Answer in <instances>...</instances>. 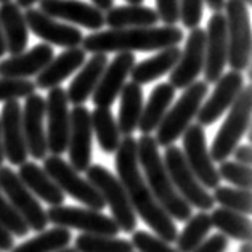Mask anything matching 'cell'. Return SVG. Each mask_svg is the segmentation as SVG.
I'll return each instance as SVG.
<instances>
[{
	"label": "cell",
	"mask_w": 252,
	"mask_h": 252,
	"mask_svg": "<svg viewBox=\"0 0 252 252\" xmlns=\"http://www.w3.org/2000/svg\"><path fill=\"white\" fill-rule=\"evenodd\" d=\"M116 172L135 215L138 214L158 238L165 243H174L178 236L177 225L158 204L141 175L137 158V140L133 137H124V140H121L116 150Z\"/></svg>",
	"instance_id": "1"
},
{
	"label": "cell",
	"mask_w": 252,
	"mask_h": 252,
	"mask_svg": "<svg viewBox=\"0 0 252 252\" xmlns=\"http://www.w3.org/2000/svg\"><path fill=\"white\" fill-rule=\"evenodd\" d=\"M183 31L177 26H155L133 29L98 31L84 37L82 50L85 53H133L155 52L177 47L183 40Z\"/></svg>",
	"instance_id": "2"
},
{
	"label": "cell",
	"mask_w": 252,
	"mask_h": 252,
	"mask_svg": "<svg viewBox=\"0 0 252 252\" xmlns=\"http://www.w3.org/2000/svg\"><path fill=\"white\" fill-rule=\"evenodd\" d=\"M158 148L159 146L153 135H141L137 140V158L138 165L143 169V178L158 204L167 212L169 217L178 222H187L191 217V207L182 199L172 185Z\"/></svg>",
	"instance_id": "3"
},
{
	"label": "cell",
	"mask_w": 252,
	"mask_h": 252,
	"mask_svg": "<svg viewBox=\"0 0 252 252\" xmlns=\"http://www.w3.org/2000/svg\"><path fill=\"white\" fill-rule=\"evenodd\" d=\"M209 92V85L204 81H196L185 89L178 101L165 113L164 119L156 128V143L158 146L174 145L175 141L185 133L187 128L191 126V121L196 118L199 108Z\"/></svg>",
	"instance_id": "4"
},
{
	"label": "cell",
	"mask_w": 252,
	"mask_h": 252,
	"mask_svg": "<svg viewBox=\"0 0 252 252\" xmlns=\"http://www.w3.org/2000/svg\"><path fill=\"white\" fill-rule=\"evenodd\" d=\"M251 111H252V87L246 85L239 92L235 103L231 104L230 113L219 128L217 135L209 150L212 161L223 162L238 146L239 140L246 135L251 127Z\"/></svg>",
	"instance_id": "5"
},
{
	"label": "cell",
	"mask_w": 252,
	"mask_h": 252,
	"mask_svg": "<svg viewBox=\"0 0 252 252\" xmlns=\"http://www.w3.org/2000/svg\"><path fill=\"white\" fill-rule=\"evenodd\" d=\"M85 174H87V182L101 194L104 204L111 209L113 220L118 223L119 230L133 233L137 228V215H135L130 202H128L121 182L100 164L90 165Z\"/></svg>",
	"instance_id": "6"
},
{
	"label": "cell",
	"mask_w": 252,
	"mask_h": 252,
	"mask_svg": "<svg viewBox=\"0 0 252 252\" xmlns=\"http://www.w3.org/2000/svg\"><path fill=\"white\" fill-rule=\"evenodd\" d=\"M162 162L170 177L172 185L189 207L199 209L201 212L212 211L215 204L212 194L198 182L178 146L170 145L165 148Z\"/></svg>",
	"instance_id": "7"
},
{
	"label": "cell",
	"mask_w": 252,
	"mask_h": 252,
	"mask_svg": "<svg viewBox=\"0 0 252 252\" xmlns=\"http://www.w3.org/2000/svg\"><path fill=\"white\" fill-rule=\"evenodd\" d=\"M226 40H228V57L226 63L231 71L241 72L249 67L251 61V20L248 5L239 0H225Z\"/></svg>",
	"instance_id": "8"
},
{
	"label": "cell",
	"mask_w": 252,
	"mask_h": 252,
	"mask_svg": "<svg viewBox=\"0 0 252 252\" xmlns=\"http://www.w3.org/2000/svg\"><path fill=\"white\" fill-rule=\"evenodd\" d=\"M0 189L11 207L26 222L29 230L39 233L45 230V226L48 225L47 211L34 198V194L24 187L16 172L5 165H0Z\"/></svg>",
	"instance_id": "9"
},
{
	"label": "cell",
	"mask_w": 252,
	"mask_h": 252,
	"mask_svg": "<svg viewBox=\"0 0 252 252\" xmlns=\"http://www.w3.org/2000/svg\"><path fill=\"white\" fill-rule=\"evenodd\" d=\"M48 223H53L60 228H76L85 235L96 236H111L119 235V226L111 217L104 215L100 211L72 206H55L47 211Z\"/></svg>",
	"instance_id": "10"
},
{
	"label": "cell",
	"mask_w": 252,
	"mask_h": 252,
	"mask_svg": "<svg viewBox=\"0 0 252 252\" xmlns=\"http://www.w3.org/2000/svg\"><path fill=\"white\" fill-rule=\"evenodd\" d=\"M44 170L45 174L57 183V187L63 191V194H69L71 198L82 202L89 209L94 211H103L104 199L101 194L90 185V183L82 178L66 162L61 156H50L44 159Z\"/></svg>",
	"instance_id": "11"
},
{
	"label": "cell",
	"mask_w": 252,
	"mask_h": 252,
	"mask_svg": "<svg viewBox=\"0 0 252 252\" xmlns=\"http://www.w3.org/2000/svg\"><path fill=\"white\" fill-rule=\"evenodd\" d=\"M183 137V158L191 169L194 177L204 188H217L220 187V175L217 167L214 165L207 150V141L204 128L199 124H191Z\"/></svg>",
	"instance_id": "12"
},
{
	"label": "cell",
	"mask_w": 252,
	"mask_h": 252,
	"mask_svg": "<svg viewBox=\"0 0 252 252\" xmlns=\"http://www.w3.org/2000/svg\"><path fill=\"white\" fill-rule=\"evenodd\" d=\"M66 90L55 87L48 90L45 100V116H47V151L52 156H61L67 150L69 138V108H67Z\"/></svg>",
	"instance_id": "13"
},
{
	"label": "cell",
	"mask_w": 252,
	"mask_h": 252,
	"mask_svg": "<svg viewBox=\"0 0 252 252\" xmlns=\"http://www.w3.org/2000/svg\"><path fill=\"white\" fill-rule=\"evenodd\" d=\"M206 57V31L202 28H194L189 32L185 48L182 50L174 69L170 71L169 84L174 89H187L196 82L204 67Z\"/></svg>",
	"instance_id": "14"
},
{
	"label": "cell",
	"mask_w": 252,
	"mask_h": 252,
	"mask_svg": "<svg viewBox=\"0 0 252 252\" xmlns=\"http://www.w3.org/2000/svg\"><path fill=\"white\" fill-rule=\"evenodd\" d=\"M92 121L89 109L81 104L69 111V138H67V151H69V165L79 172H87L92 162Z\"/></svg>",
	"instance_id": "15"
},
{
	"label": "cell",
	"mask_w": 252,
	"mask_h": 252,
	"mask_svg": "<svg viewBox=\"0 0 252 252\" xmlns=\"http://www.w3.org/2000/svg\"><path fill=\"white\" fill-rule=\"evenodd\" d=\"M24 20L31 32H34L48 45L52 44L64 48H76L84 40L82 31H79L76 26L60 23L37 8H28L24 11Z\"/></svg>",
	"instance_id": "16"
},
{
	"label": "cell",
	"mask_w": 252,
	"mask_h": 252,
	"mask_svg": "<svg viewBox=\"0 0 252 252\" xmlns=\"http://www.w3.org/2000/svg\"><path fill=\"white\" fill-rule=\"evenodd\" d=\"M228 40H226V21L223 13H214L206 29V57H204V82L215 84L223 74Z\"/></svg>",
	"instance_id": "17"
},
{
	"label": "cell",
	"mask_w": 252,
	"mask_h": 252,
	"mask_svg": "<svg viewBox=\"0 0 252 252\" xmlns=\"http://www.w3.org/2000/svg\"><path fill=\"white\" fill-rule=\"evenodd\" d=\"M243 87H244V79L241 72L230 71L226 74H222V77L215 82V89L212 92V95L201 104L199 111L196 114L198 124L201 127L212 126L226 109L231 108V104L235 103Z\"/></svg>",
	"instance_id": "18"
},
{
	"label": "cell",
	"mask_w": 252,
	"mask_h": 252,
	"mask_svg": "<svg viewBox=\"0 0 252 252\" xmlns=\"http://www.w3.org/2000/svg\"><path fill=\"white\" fill-rule=\"evenodd\" d=\"M45 98L42 95H31L21 108V127L28 155L34 159L47 158V135L44 128Z\"/></svg>",
	"instance_id": "19"
},
{
	"label": "cell",
	"mask_w": 252,
	"mask_h": 252,
	"mask_svg": "<svg viewBox=\"0 0 252 252\" xmlns=\"http://www.w3.org/2000/svg\"><path fill=\"white\" fill-rule=\"evenodd\" d=\"M39 10L53 20L79 24L98 32L104 26V13L81 0H42Z\"/></svg>",
	"instance_id": "20"
},
{
	"label": "cell",
	"mask_w": 252,
	"mask_h": 252,
	"mask_svg": "<svg viewBox=\"0 0 252 252\" xmlns=\"http://www.w3.org/2000/svg\"><path fill=\"white\" fill-rule=\"evenodd\" d=\"M0 135H2L3 158L11 165H21L28 159V150L24 143L21 127V104L18 100L5 101L0 113Z\"/></svg>",
	"instance_id": "21"
},
{
	"label": "cell",
	"mask_w": 252,
	"mask_h": 252,
	"mask_svg": "<svg viewBox=\"0 0 252 252\" xmlns=\"http://www.w3.org/2000/svg\"><path fill=\"white\" fill-rule=\"evenodd\" d=\"M135 64L133 53H118L114 60L106 66L96 89L92 95L96 108H109L119 96L122 87Z\"/></svg>",
	"instance_id": "22"
},
{
	"label": "cell",
	"mask_w": 252,
	"mask_h": 252,
	"mask_svg": "<svg viewBox=\"0 0 252 252\" xmlns=\"http://www.w3.org/2000/svg\"><path fill=\"white\" fill-rule=\"evenodd\" d=\"M53 57L55 53L52 45L39 44L21 55L3 60L0 63V77L28 79L31 76H37L53 60Z\"/></svg>",
	"instance_id": "23"
},
{
	"label": "cell",
	"mask_w": 252,
	"mask_h": 252,
	"mask_svg": "<svg viewBox=\"0 0 252 252\" xmlns=\"http://www.w3.org/2000/svg\"><path fill=\"white\" fill-rule=\"evenodd\" d=\"M85 57L87 53L81 47L67 48L63 53H60L37 74V79L34 82L35 89L52 90L55 87H60L61 82L66 81L72 72H76L85 63Z\"/></svg>",
	"instance_id": "24"
},
{
	"label": "cell",
	"mask_w": 252,
	"mask_h": 252,
	"mask_svg": "<svg viewBox=\"0 0 252 252\" xmlns=\"http://www.w3.org/2000/svg\"><path fill=\"white\" fill-rule=\"evenodd\" d=\"M108 66L106 55H94L87 63L82 66V69L77 72V76L72 79L69 89L66 90L67 101H71L74 106H81L89 100V96L94 95L98 82L103 76L104 69Z\"/></svg>",
	"instance_id": "25"
},
{
	"label": "cell",
	"mask_w": 252,
	"mask_h": 252,
	"mask_svg": "<svg viewBox=\"0 0 252 252\" xmlns=\"http://www.w3.org/2000/svg\"><path fill=\"white\" fill-rule=\"evenodd\" d=\"M0 26H2L5 45L11 57L24 53L29 42V29L24 13L15 2L0 5Z\"/></svg>",
	"instance_id": "26"
},
{
	"label": "cell",
	"mask_w": 252,
	"mask_h": 252,
	"mask_svg": "<svg viewBox=\"0 0 252 252\" xmlns=\"http://www.w3.org/2000/svg\"><path fill=\"white\" fill-rule=\"evenodd\" d=\"M16 174L20 177V180L24 183V187L32 194L37 196V198L45 201L47 204H50L52 207L63 206V202L66 199L63 191H61L57 187V183L45 174V170L39 167L35 162L26 161L20 165V170H18Z\"/></svg>",
	"instance_id": "27"
},
{
	"label": "cell",
	"mask_w": 252,
	"mask_h": 252,
	"mask_svg": "<svg viewBox=\"0 0 252 252\" xmlns=\"http://www.w3.org/2000/svg\"><path fill=\"white\" fill-rule=\"evenodd\" d=\"M180 55L182 50L178 48V45L169 47L158 52L155 57L140 61L138 64H133L130 71L132 82L141 87L143 84H150L153 81H156V79L162 77L164 74H167V72L174 69Z\"/></svg>",
	"instance_id": "28"
},
{
	"label": "cell",
	"mask_w": 252,
	"mask_h": 252,
	"mask_svg": "<svg viewBox=\"0 0 252 252\" xmlns=\"http://www.w3.org/2000/svg\"><path fill=\"white\" fill-rule=\"evenodd\" d=\"M175 96V89L170 84H159L153 89L148 103L143 106L141 111L138 127L143 135H151L153 130H156L158 126L161 124L165 113L169 111V106Z\"/></svg>",
	"instance_id": "29"
},
{
	"label": "cell",
	"mask_w": 252,
	"mask_h": 252,
	"mask_svg": "<svg viewBox=\"0 0 252 252\" xmlns=\"http://www.w3.org/2000/svg\"><path fill=\"white\" fill-rule=\"evenodd\" d=\"M159 23L156 10L143 5H122L113 7L104 13V24L111 29H133V28H155Z\"/></svg>",
	"instance_id": "30"
},
{
	"label": "cell",
	"mask_w": 252,
	"mask_h": 252,
	"mask_svg": "<svg viewBox=\"0 0 252 252\" xmlns=\"http://www.w3.org/2000/svg\"><path fill=\"white\" fill-rule=\"evenodd\" d=\"M121 104L118 124L119 133L124 137H132V133L137 130L141 111H143V89L133 82H127L121 90Z\"/></svg>",
	"instance_id": "31"
},
{
	"label": "cell",
	"mask_w": 252,
	"mask_h": 252,
	"mask_svg": "<svg viewBox=\"0 0 252 252\" xmlns=\"http://www.w3.org/2000/svg\"><path fill=\"white\" fill-rule=\"evenodd\" d=\"M209 217H211L212 226H215V228L220 231V235H223L225 238L238 239V241H243V243L251 241L252 223L248 215L219 207V209H214Z\"/></svg>",
	"instance_id": "32"
},
{
	"label": "cell",
	"mask_w": 252,
	"mask_h": 252,
	"mask_svg": "<svg viewBox=\"0 0 252 252\" xmlns=\"http://www.w3.org/2000/svg\"><path fill=\"white\" fill-rule=\"evenodd\" d=\"M92 132L100 143V148L104 153H116L121 143V133L116 124L114 114L109 108H95L90 113Z\"/></svg>",
	"instance_id": "33"
},
{
	"label": "cell",
	"mask_w": 252,
	"mask_h": 252,
	"mask_svg": "<svg viewBox=\"0 0 252 252\" xmlns=\"http://www.w3.org/2000/svg\"><path fill=\"white\" fill-rule=\"evenodd\" d=\"M71 239L72 235L69 230L55 226V228L40 231L37 236L15 246L10 252H58L66 249Z\"/></svg>",
	"instance_id": "34"
},
{
	"label": "cell",
	"mask_w": 252,
	"mask_h": 252,
	"mask_svg": "<svg viewBox=\"0 0 252 252\" xmlns=\"http://www.w3.org/2000/svg\"><path fill=\"white\" fill-rule=\"evenodd\" d=\"M212 228L211 217L207 212H199L191 215L187 220L185 228L177 236V251L178 252H193L198 246L204 241L209 231Z\"/></svg>",
	"instance_id": "35"
},
{
	"label": "cell",
	"mask_w": 252,
	"mask_h": 252,
	"mask_svg": "<svg viewBox=\"0 0 252 252\" xmlns=\"http://www.w3.org/2000/svg\"><path fill=\"white\" fill-rule=\"evenodd\" d=\"M77 252H133L130 241L122 238L96 236V235H79L76 238Z\"/></svg>",
	"instance_id": "36"
},
{
	"label": "cell",
	"mask_w": 252,
	"mask_h": 252,
	"mask_svg": "<svg viewBox=\"0 0 252 252\" xmlns=\"http://www.w3.org/2000/svg\"><path fill=\"white\" fill-rule=\"evenodd\" d=\"M214 202H219L220 207L228 211L249 215L252 212V194L248 189H239L231 187H217L212 194Z\"/></svg>",
	"instance_id": "37"
},
{
	"label": "cell",
	"mask_w": 252,
	"mask_h": 252,
	"mask_svg": "<svg viewBox=\"0 0 252 252\" xmlns=\"http://www.w3.org/2000/svg\"><path fill=\"white\" fill-rule=\"evenodd\" d=\"M220 180L228 182L231 185H235L239 189H248L251 191L252 187V170L251 165H243L235 161H223L220 162L219 167Z\"/></svg>",
	"instance_id": "38"
},
{
	"label": "cell",
	"mask_w": 252,
	"mask_h": 252,
	"mask_svg": "<svg viewBox=\"0 0 252 252\" xmlns=\"http://www.w3.org/2000/svg\"><path fill=\"white\" fill-rule=\"evenodd\" d=\"M0 226H3L13 236H28L29 233V226L11 207L2 189H0Z\"/></svg>",
	"instance_id": "39"
},
{
	"label": "cell",
	"mask_w": 252,
	"mask_h": 252,
	"mask_svg": "<svg viewBox=\"0 0 252 252\" xmlns=\"http://www.w3.org/2000/svg\"><path fill=\"white\" fill-rule=\"evenodd\" d=\"M35 94V84L29 79L0 77V101L28 98Z\"/></svg>",
	"instance_id": "40"
},
{
	"label": "cell",
	"mask_w": 252,
	"mask_h": 252,
	"mask_svg": "<svg viewBox=\"0 0 252 252\" xmlns=\"http://www.w3.org/2000/svg\"><path fill=\"white\" fill-rule=\"evenodd\" d=\"M130 243L133 249H138V252H178L169 243H165L156 235H151V233L143 230L133 231Z\"/></svg>",
	"instance_id": "41"
},
{
	"label": "cell",
	"mask_w": 252,
	"mask_h": 252,
	"mask_svg": "<svg viewBox=\"0 0 252 252\" xmlns=\"http://www.w3.org/2000/svg\"><path fill=\"white\" fill-rule=\"evenodd\" d=\"M180 7V21L188 29L198 28L202 20V8H204V0H178Z\"/></svg>",
	"instance_id": "42"
},
{
	"label": "cell",
	"mask_w": 252,
	"mask_h": 252,
	"mask_svg": "<svg viewBox=\"0 0 252 252\" xmlns=\"http://www.w3.org/2000/svg\"><path fill=\"white\" fill-rule=\"evenodd\" d=\"M156 13L165 26H175L180 21L178 0H156Z\"/></svg>",
	"instance_id": "43"
},
{
	"label": "cell",
	"mask_w": 252,
	"mask_h": 252,
	"mask_svg": "<svg viewBox=\"0 0 252 252\" xmlns=\"http://www.w3.org/2000/svg\"><path fill=\"white\" fill-rule=\"evenodd\" d=\"M226 248H228V238L217 233V235L206 238L193 252H225Z\"/></svg>",
	"instance_id": "44"
},
{
	"label": "cell",
	"mask_w": 252,
	"mask_h": 252,
	"mask_svg": "<svg viewBox=\"0 0 252 252\" xmlns=\"http://www.w3.org/2000/svg\"><path fill=\"white\" fill-rule=\"evenodd\" d=\"M231 155L235 156V162H239L243 165H251V162H252V148L249 143L236 146Z\"/></svg>",
	"instance_id": "45"
},
{
	"label": "cell",
	"mask_w": 252,
	"mask_h": 252,
	"mask_svg": "<svg viewBox=\"0 0 252 252\" xmlns=\"http://www.w3.org/2000/svg\"><path fill=\"white\" fill-rule=\"evenodd\" d=\"M15 248V236L0 226V252H10Z\"/></svg>",
	"instance_id": "46"
},
{
	"label": "cell",
	"mask_w": 252,
	"mask_h": 252,
	"mask_svg": "<svg viewBox=\"0 0 252 252\" xmlns=\"http://www.w3.org/2000/svg\"><path fill=\"white\" fill-rule=\"evenodd\" d=\"M92 3H94L95 8L103 11V13L114 7V0H92Z\"/></svg>",
	"instance_id": "47"
},
{
	"label": "cell",
	"mask_w": 252,
	"mask_h": 252,
	"mask_svg": "<svg viewBox=\"0 0 252 252\" xmlns=\"http://www.w3.org/2000/svg\"><path fill=\"white\" fill-rule=\"evenodd\" d=\"M204 2L214 13H222V10L225 7V0H204Z\"/></svg>",
	"instance_id": "48"
},
{
	"label": "cell",
	"mask_w": 252,
	"mask_h": 252,
	"mask_svg": "<svg viewBox=\"0 0 252 252\" xmlns=\"http://www.w3.org/2000/svg\"><path fill=\"white\" fill-rule=\"evenodd\" d=\"M40 3L42 2V0H16V5H18V7H20V8H24V10H28V8H32V5L34 3Z\"/></svg>",
	"instance_id": "49"
},
{
	"label": "cell",
	"mask_w": 252,
	"mask_h": 252,
	"mask_svg": "<svg viewBox=\"0 0 252 252\" xmlns=\"http://www.w3.org/2000/svg\"><path fill=\"white\" fill-rule=\"evenodd\" d=\"M5 52H7V45H5V39H3V32H2V26H0V58L3 57Z\"/></svg>",
	"instance_id": "50"
},
{
	"label": "cell",
	"mask_w": 252,
	"mask_h": 252,
	"mask_svg": "<svg viewBox=\"0 0 252 252\" xmlns=\"http://www.w3.org/2000/svg\"><path fill=\"white\" fill-rule=\"evenodd\" d=\"M239 252H252L251 241H249V243H243V244H241V248H239Z\"/></svg>",
	"instance_id": "51"
},
{
	"label": "cell",
	"mask_w": 252,
	"mask_h": 252,
	"mask_svg": "<svg viewBox=\"0 0 252 252\" xmlns=\"http://www.w3.org/2000/svg\"><path fill=\"white\" fill-rule=\"evenodd\" d=\"M3 161H5V158H3V148H2V135H0V165H2Z\"/></svg>",
	"instance_id": "52"
},
{
	"label": "cell",
	"mask_w": 252,
	"mask_h": 252,
	"mask_svg": "<svg viewBox=\"0 0 252 252\" xmlns=\"http://www.w3.org/2000/svg\"><path fill=\"white\" fill-rule=\"evenodd\" d=\"M128 5H141L143 3V0H127Z\"/></svg>",
	"instance_id": "53"
},
{
	"label": "cell",
	"mask_w": 252,
	"mask_h": 252,
	"mask_svg": "<svg viewBox=\"0 0 252 252\" xmlns=\"http://www.w3.org/2000/svg\"><path fill=\"white\" fill-rule=\"evenodd\" d=\"M58 252H77L74 248H66V249H63V251H58Z\"/></svg>",
	"instance_id": "54"
},
{
	"label": "cell",
	"mask_w": 252,
	"mask_h": 252,
	"mask_svg": "<svg viewBox=\"0 0 252 252\" xmlns=\"http://www.w3.org/2000/svg\"><path fill=\"white\" fill-rule=\"evenodd\" d=\"M239 2H243L244 5H249V3L252 2V0H239Z\"/></svg>",
	"instance_id": "55"
},
{
	"label": "cell",
	"mask_w": 252,
	"mask_h": 252,
	"mask_svg": "<svg viewBox=\"0 0 252 252\" xmlns=\"http://www.w3.org/2000/svg\"><path fill=\"white\" fill-rule=\"evenodd\" d=\"M7 2H11V0H0V3H7Z\"/></svg>",
	"instance_id": "56"
}]
</instances>
